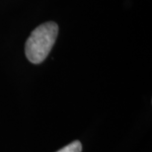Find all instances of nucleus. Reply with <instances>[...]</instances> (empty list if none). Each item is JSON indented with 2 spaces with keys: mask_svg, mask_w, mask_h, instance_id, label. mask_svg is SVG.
Masks as SVG:
<instances>
[{
  "mask_svg": "<svg viewBox=\"0 0 152 152\" xmlns=\"http://www.w3.org/2000/svg\"><path fill=\"white\" fill-rule=\"evenodd\" d=\"M58 34V26L54 22H48L36 28L25 45L26 56L34 64H39L47 58L53 48Z\"/></svg>",
  "mask_w": 152,
  "mask_h": 152,
  "instance_id": "f257e3e1",
  "label": "nucleus"
},
{
  "mask_svg": "<svg viewBox=\"0 0 152 152\" xmlns=\"http://www.w3.org/2000/svg\"><path fill=\"white\" fill-rule=\"evenodd\" d=\"M82 151V145L81 142L76 140L71 142L70 144L66 145L65 147H63L62 149L58 150L57 152H81Z\"/></svg>",
  "mask_w": 152,
  "mask_h": 152,
  "instance_id": "f03ea898",
  "label": "nucleus"
}]
</instances>
